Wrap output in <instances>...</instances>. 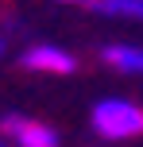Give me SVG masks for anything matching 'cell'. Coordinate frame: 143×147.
Masks as SVG:
<instances>
[{
    "label": "cell",
    "mask_w": 143,
    "mask_h": 147,
    "mask_svg": "<svg viewBox=\"0 0 143 147\" xmlns=\"http://www.w3.org/2000/svg\"><path fill=\"white\" fill-rule=\"evenodd\" d=\"M93 128L105 140H136L143 136V109L120 97H108V101L93 105Z\"/></svg>",
    "instance_id": "cell-1"
},
{
    "label": "cell",
    "mask_w": 143,
    "mask_h": 147,
    "mask_svg": "<svg viewBox=\"0 0 143 147\" xmlns=\"http://www.w3.org/2000/svg\"><path fill=\"white\" fill-rule=\"evenodd\" d=\"M4 128L8 136H12L19 147H58V136H54V128L46 124H35V120H23V116H4Z\"/></svg>",
    "instance_id": "cell-2"
},
{
    "label": "cell",
    "mask_w": 143,
    "mask_h": 147,
    "mask_svg": "<svg viewBox=\"0 0 143 147\" xmlns=\"http://www.w3.org/2000/svg\"><path fill=\"white\" fill-rule=\"evenodd\" d=\"M23 66L27 70H50V74H70L77 66L74 58H70L66 51H58V47H35V51L23 54Z\"/></svg>",
    "instance_id": "cell-3"
},
{
    "label": "cell",
    "mask_w": 143,
    "mask_h": 147,
    "mask_svg": "<svg viewBox=\"0 0 143 147\" xmlns=\"http://www.w3.org/2000/svg\"><path fill=\"white\" fill-rule=\"evenodd\" d=\"M101 58L108 66L124 70V74H143V47H128V43H108L101 51Z\"/></svg>",
    "instance_id": "cell-4"
},
{
    "label": "cell",
    "mask_w": 143,
    "mask_h": 147,
    "mask_svg": "<svg viewBox=\"0 0 143 147\" xmlns=\"http://www.w3.org/2000/svg\"><path fill=\"white\" fill-rule=\"evenodd\" d=\"M93 12L116 16V20H143V0H97Z\"/></svg>",
    "instance_id": "cell-5"
},
{
    "label": "cell",
    "mask_w": 143,
    "mask_h": 147,
    "mask_svg": "<svg viewBox=\"0 0 143 147\" xmlns=\"http://www.w3.org/2000/svg\"><path fill=\"white\" fill-rule=\"evenodd\" d=\"M62 4H97V0H62Z\"/></svg>",
    "instance_id": "cell-6"
},
{
    "label": "cell",
    "mask_w": 143,
    "mask_h": 147,
    "mask_svg": "<svg viewBox=\"0 0 143 147\" xmlns=\"http://www.w3.org/2000/svg\"><path fill=\"white\" fill-rule=\"evenodd\" d=\"M0 51H4V43H0Z\"/></svg>",
    "instance_id": "cell-7"
}]
</instances>
